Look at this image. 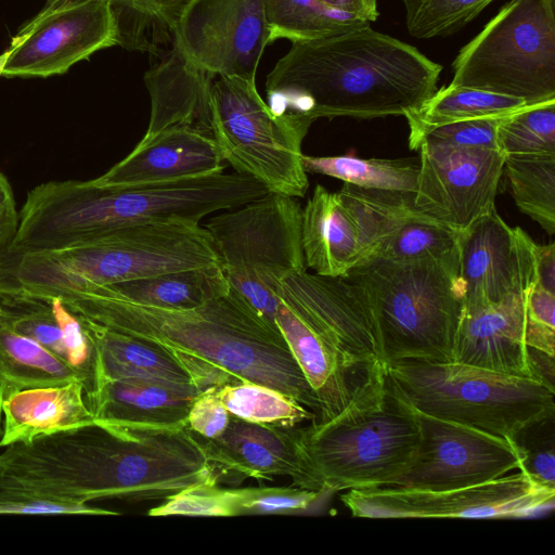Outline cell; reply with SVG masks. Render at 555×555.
Instances as JSON below:
<instances>
[{
	"mask_svg": "<svg viewBox=\"0 0 555 555\" xmlns=\"http://www.w3.org/2000/svg\"><path fill=\"white\" fill-rule=\"evenodd\" d=\"M217 482L186 425L91 423L0 448V490L68 505L164 500Z\"/></svg>",
	"mask_w": 555,
	"mask_h": 555,
	"instance_id": "1",
	"label": "cell"
},
{
	"mask_svg": "<svg viewBox=\"0 0 555 555\" xmlns=\"http://www.w3.org/2000/svg\"><path fill=\"white\" fill-rule=\"evenodd\" d=\"M386 374L417 411L512 440L555 415L554 386L540 379L453 361H393Z\"/></svg>",
	"mask_w": 555,
	"mask_h": 555,
	"instance_id": "8",
	"label": "cell"
},
{
	"mask_svg": "<svg viewBox=\"0 0 555 555\" xmlns=\"http://www.w3.org/2000/svg\"><path fill=\"white\" fill-rule=\"evenodd\" d=\"M214 391L231 416L249 423L293 428L315 418V413L294 398L262 384L242 380L214 386Z\"/></svg>",
	"mask_w": 555,
	"mask_h": 555,
	"instance_id": "35",
	"label": "cell"
},
{
	"mask_svg": "<svg viewBox=\"0 0 555 555\" xmlns=\"http://www.w3.org/2000/svg\"><path fill=\"white\" fill-rule=\"evenodd\" d=\"M216 76L189 64L172 48L144 75L151 114L144 137L146 143L173 126H193L211 135L210 91Z\"/></svg>",
	"mask_w": 555,
	"mask_h": 555,
	"instance_id": "22",
	"label": "cell"
},
{
	"mask_svg": "<svg viewBox=\"0 0 555 555\" xmlns=\"http://www.w3.org/2000/svg\"><path fill=\"white\" fill-rule=\"evenodd\" d=\"M269 37L263 0H195L178 23L173 48L210 75L256 81Z\"/></svg>",
	"mask_w": 555,
	"mask_h": 555,
	"instance_id": "15",
	"label": "cell"
},
{
	"mask_svg": "<svg viewBox=\"0 0 555 555\" xmlns=\"http://www.w3.org/2000/svg\"><path fill=\"white\" fill-rule=\"evenodd\" d=\"M219 264L208 231L171 219L111 230L54 249L15 250L7 263L12 291L49 301L90 287Z\"/></svg>",
	"mask_w": 555,
	"mask_h": 555,
	"instance_id": "5",
	"label": "cell"
},
{
	"mask_svg": "<svg viewBox=\"0 0 555 555\" xmlns=\"http://www.w3.org/2000/svg\"><path fill=\"white\" fill-rule=\"evenodd\" d=\"M306 172L325 175L367 189L414 193L420 158H360L352 155H302Z\"/></svg>",
	"mask_w": 555,
	"mask_h": 555,
	"instance_id": "33",
	"label": "cell"
},
{
	"mask_svg": "<svg viewBox=\"0 0 555 555\" xmlns=\"http://www.w3.org/2000/svg\"><path fill=\"white\" fill-rule=\"evenodd\" d=\"M270 44L279 39L309 41L370 22L321 0H263Z\"/></svg>",
	"mask_w": 555,
	"mask_h": 555,
	"instance_id": "32",
	"label": "cell"
},
{
	"mask_svg": "<svg viewBox=\"0 0 555 555\" xmlns=\"http://www.w3.org/2000/svg\"><path fill=\"white\" fill-rule=\"evenodd\" d=\"M301 488L328 492L393 486L421 444L415 409L385 373L344 411L298 427Z\"/></svg>",
	"mask_w": 555,
	"mask_h": 555,
	"instance_id": "6",
	"label": "cell"
},
{
	"mask_svg": "<svg viewBox=\"0 0 555 555\" xmlns=\"http://www.w3.org/2000/svg\"><path fill=\"white\" fill-rule=\"evenodd\" d=\"M201 389L193 384L122 379L103 384L91 411L95 421L144 425H186Z\"/></svg>",
	"mask_w": 555,
	"mask_h": 555,
	"instance_id": "24",
	"label": "cell"
},
{
	"mask_svg": "<svg viewBox=\"0 0 555 555\" xmlns=\"http://www.w3.org/2000/svg\"><path fill=\"white\" fill-rule=\"evenodd\" d=\"M105 508L68 505L20 492L0 490V515H116Z\"/></svg>",
	"mask_w": 555,
	"mask_h": 555,
	"instance_id": "46",
	"label": "cell"
},
{
	"mask_svg": "<svg viewBox=\"0 0 555 555\" xmlns=\"http://www.w3.org/2000/svg\"><path fill=\"white\" fill-rule=\"evenodd\" d=\"M0 319L15 332L36 340L67 362L60 326L47 301L0 298Z\"/></svg>",
	"mask_w": 555,
	"mask_h": 555,
	"instance_id": "39",
	"label": "cell"
},
{
	"mask_svg": "<svg viewBox=\"0 0 555 555\" xmlns=\"http://www.w3.org/2000/svg\"><path fill=\"white\" fill-rule=\"evenodd\" d=\"M235 516L293 515L308 511L323 493L300 487L231 489Z\"/></svg>",
	"mask_w": 555,
	"mask_h": 555,
	"instance_id": "41",
	"label": "cell"
},
{
	"mask_svg": "<svg viewBox=\"0 0 555 555\" xmlns=\"http://www.w3.org/2000/svg\"><path fill=\"white\" fill-rule=\"evenodd\" d=\"M117 44L163 57L173 48L175 31L195 0H107Z\"/></svg>",
	"mask_w": 555,
	"mask_h": 555,
	"instance_id": "30",
	"label": "cell"
},
{
	"mask_svg": "<svg viewBox=\"0 0 555 555\" xmlns=\"http://www.w3.org/2000/svg\"><path fill=\"white\" fill-rule=\"evenodd\" d=\"M0 379L4 391L81 380L66 361L36 340L15 332L1 319Z\"/></svg>",
	"mask_w": 555,
	"mask_h": 555,
	"instance_id": "31",
	"label": "cell"
},
{
	"mask_svg": "<svg viewBox=\"0 0 555 555\" xmlns=\"http://www.w3.org/2000/svg\"><path fill=\"white\" fill-rule=\"evenodd\" d=\"M535 285L555 293V244L537 245Z\"/></svg>",
	"mask_w": 555,
	"mask_h": 555,
	"instance_id": "49",
	"label": "cell"
},
{
	"mask_svg": "<svg viewBox=\"0 0 555 555\" xmlns=\"http://www.w3.org/2000/svg\"><path fill=\"white\" fill-rule=\"evenodd\" d=\"M301 245L307 269L346 276L361 261L357 233L337 193L317 185L302 208Z\"/></svg>",
	"mask_w": 555,
	"mask_h": 555,
	"instance_id": "25",
	"label": "cell"
},
{
	"mask_svg": "<svg viewBox=\"0 0 555 555\" xmlns=\"http://www.w3.org/2000/svg\"><path fill=\"white\" fill-rule=\"evenodd\" d=\"M555 488L518 469L462 488L427 490L388 486L348 490L340 501L352 516L369 518H514L552 507Z\"/></svg>",
	"mask_w": 555,
	"mask_h": 555,
	"instance_id": "12",
	"label": "cell"
},
{
	"mask_svg": "<svg viewBox=\"0 0 555 555\" xmlns=\"http://www.w3.org/2000/svg\"><path fill=\"white\" fill-rule=\"evenodd\" d=\"M526 294L464 308L451 361L545 382L537 372L535 350L528 343Z\"/></svg>",
	"mask_w": 555,
	"mask_h": 555,
	"instance_id": "19",
	"label": "cell"
},
{
	"mask_svg": "<svg viewBox=\"0 0 555 555\" xmlns=\"http://www.w3.org/2000/svg\"><path fill=\"white\" fill-rule=\"evenodd\" d=\"M528 343L535 351L555 354V293L533 285L526 294Z\"/></svg>",
	"mask_w": 555,
	"mask_h": 555,
	"instance_id": "45",
	"label": "cell"
},
{
	"mask_svg": "<svg viewBox=\"0 0 555 555\" xmlns=\"http://www.w3.org/2000/svg\"><path fill=\"white\" fill-rule=\"evenodd\" d=\"M275 295L330 343L386 367L374 314L359 284L305 271L285 278Z\"/></svg>",
	"mask_w": 555,
	"mask_h": 555,
	"instance_id": "18",
	"label": "cell"
},
{
	"mask_svg": "<svg viewBox=\"0 0 555 555\" xmlns=\"http://www.w3.org/2000/svg\"><path fill=\"white\" fill-rule=\"evenodd\" d=\"M459 236L430 218H415L386 238L374 256L393 261L439 258L457 247Z\"/></svg>",
	"mask_w": 555,
	"mask_h": 555,
	"instance_id": "37",
	"label": "cell"
},
{
	"mask_svg": "<svg viewBox=\"0 0 555 555\" xmlns=\"http://www.w3.org/2000/svg\"><path fill=\"white\" fill-rule=\"evenodd\" d=\"M150 516H235L231 489L217 482L194 483L167 496L149 509Z\"/></svg>",
	"mask_w": 555,
	"mask_h": 555,
	"instance_id": "42",
	"label": "cell"
},
{
	"mask_svg": "<svg viewBox=\"0 0 555 555\" xmlns=\"http://www.w3.org/2000/svg\"><path fill=\"white\" fill-rule=\"evenodd\" d=\"M78 318L96 350L98 392L103 384L122 379L193 384L188 372L160 346Z\"/></svg>",
	"mask_w": 555,
	"mask_h": 555,
	"instance_id": "26",
	"label": "cell"
},
{
	"mask_svg": "<svg viewBox=\"0 0 555 555\" xmlns=\"http://www.w3.org/2000/svg\"><path fill=\"white\" fill-rule=\"evenodd\" d=\"M505 117L469 119L437 127L424 135L421 144L426 142L499 150L498 130Z\"/></svg>",
	"mask_w": 555,
	"mask_h": 555,
	"instance_id": "44",
	"label": "cell"
},
{
	"mask_svg": "<svg viewBox=\"0 0 555 555\" xmlns=\"http://www.w3.org/2000/svg\"><path fill=\"white\" fill-rule=\"evenodd\" d=\"M297 427L279 428L231 416L224 433L214 439L195 435L201 448L221 478L272 480L288 476L301 488L304 464Z\"/></svg>",
	"mask_w": 555,
	"mask_h": 555,
	"instance_id": "21",
	"label": "cell"
},
{
	"mask_svg": "<svg viewBox=\"0 0 555 555\" xmlns=\"http://www.w3.org/2000/svg\"><path fill=\"white\" fill-rule=\"evenodd\" d=\"M363 1H364V4H365V8H366V11H367L371 22H374L378 16L377 0H363Z\"/></svg>",
	"mask_w": 555,
	"mask_h": 555,
	"instance_id": "51",
	"label": "cell"
},
{
	"mask_svg": "<svg viewBox=\"0 0 555 555\" xmlns=\"http://www.w3.org/2000/svg\"><path fill=\"white\" fill-rule=\"evenodd\" d=\"M414 205L431 220L463 232L495 209L505 155L500 150L423 142Z\"/></svg>",
	"mask_w": 555,
	"mask_h": 555,
	"instance_id": "14",
	"label": "cell"
},
{
	"mask_svg": "<svg viewBox=\"0 0 555 555\" xmlns=\"http://www.w3.org/2000/svg\"><path fill=\"white\" fill-rule=\"evenodd\" d=\"M336 193L354 227L361 261L374 256L380 244L405 222L426 217L416 209L414 193L349 183Z\"/></svg>",
	"mask_w": 555,
	"mask_h": 555,
	"instance_id": "27",
	"label": "cell"
},
{
	"mask_svg": "<svg viewBox=\"0 0 555 555\" xmlns=\"http://www.w3.org/2000/svg\"><path fill=\"white\" fill-rule=\"evenodd\" d=\"M267 193L263 184L237 172L124 188L100 186L91 180L48 181L27 193L10 248H61L138 223L171 219L199 223L207 215Z\"/></svg>",
	"mask_w": 555,
	"mask_h": 555,
	"instance_id": "4",
	"label": "cell"
},
{
	"mask_svg": "<svg viewBox=\"0 0 555 555\" xmlns=\"http://www.w3.org/2000/svg\"><path fill=\"white\" fill-rule=\"evenodd\" d=\"M3 392H4V384L0 379V433H1V423H2L1 404H2Z\"/></svg>",
	"mask_w": 555,
	"mask_h": 555,
	"instance_id": "52",
	"label": "cell"
},
{
	"mask_svg": "<svg viewBox=\"0 0 555 555\" xmlns=\"http://www.w3.org/2000/svg\"><path fill=\"white\" fill-rule=\"evenodd\" d=\"M117 44L107 0H49L0 55V76L49 77Z\"/></svg>",
	"mask_w": 555,
	"mask_h": 555,
	"instance_id": "13",
	"label": "cell"
},
{
	"mask_svg": "<svg viewBox=\"0 0 555 555\" xmlns=\"http://www.w3.org/2000/svg\"><path fill=\"white\" fill-rule=\"evenodd\" d=\"M514 440L522 453L519 470L543 486L555 488L554 415L525 427Z\"/></svg>",
	"mask_w": 555,
	"mask_h": 555,
	"instance_id": "43",
	"label": "cell"
},
{
	"mask_svg": "<svg viewBox=\"0 0 555 555\" xmlns=\"http://www.w3.org/2000/svg\"><path fill=\"white\" fill-rule=\"evenodd\" d=\"M225 166L212 135L182 125L138 143L125 158L91 181L105 188L167 183L223 172Z\"/></svg>",
	"mask_w": 555,
	"mask_h": 555,
	"instance_id": "20",
	"label": "cell"
},
{
	"mask_svg": "<svg viewBox=\"0 0 555 555\" xmlns=\"http://www.w3.org/2000/svg\"><path fill=\"white\" fill-rule=\"evenodd\" d=\"M441 65L365 24L294 42L267 76L276 114L371 119L405 116L436 91Z\"/></svg>",
	"mask_w": 555,
	"mask_h": 555,
	"instance_id": "3",
	"label": "cell"
},
{
	"mask_svg": "<svg viewBox=\"0 0 555 555\" xmlns=\"http://www.w3.org/2000/svg\"><path fill=\"white\" fill-rule=\"evenodd\" d=\"M230 417L229 411L215 393L214 387H208L201 390L193 400L188 413L186 426L193 434L204 439H214L224 433Z\"/></svg>",
	"mask_w": 555,
	"mask_h": 555,
	"instance_id": "47",
	"label": "cell"
},
{
	"mask_svg": "<svg viewBox=\"0 0 555 555\" xmlns=\"http://www.w3.org/2000/svg\"><path fill=\"white\" fill-rule=\"evenodd\" d=\"M301 216L296 197L269 192L204 225L230 287L275 328L278 286L285 278L307 271Z\"/></svg>",
	"mask_w": 555,
	"mask_h": 555,
	"instance_id": "9",
	"label": "cell"
},
{
	"mask_svg": "<svg viewBox=\"0 0 555 555\" xmlns=\"http://www.w3.org/2000/svg\"><path fill=\"white\" fill-rule=\"evenodd\" d=\"M537 245L521 228L508 225L496 209L461 232L457 247L464 308L527 293L535 285Z\"/></svg>",
	"mask_w": 555,
	"mask_h": 555,
	"instance_id": "17",
	"label": "cell"
},
{
	"mask_svg": "<svg viewBox=\"0 0 555 555\" xmlns=\"http://www.w3.org/2000/svg\"><path fill=\"white\" fill-rule=\"evenodd\" d=\"M528 106L530 104L524 100L513 96L446 86L437 89L420 108L404 116L410 129V149L418 150L424 135L437 127L469 119L508 116Z\"/></svg>",
	"mask_w": 555,
	"mask_h": 555,
	"instance_id": "28",
	"label": "cell"
},
{
	"mask_svg": "<svg viewBox=\"0 0 555 555\" xmlns=\"http://www.w3.org/2000/svg\"><path fill=\"white\" fill-rule=\"evenodd\" d=\"M495 0H402L409 34L417 39L453 35Z\"/></svg>",
	"mask_w": 555,
	"mask_h": 555,
	"instance_id": "38",
	"label": "cell"
},
{
	"mask_svg": "<svg viewBox=\"0 0 555 555\" xmlns=\"http://www.w3.org/2000/svg\"><path fill=\"white\" fill-rule=\"evenodd\" d=\"M0 448L91 423L83 384H63L3 392Z\"/></svg>",
	"mask_w": 555,
	"mask_h": 555,
	"instance_id": "23",
	"label": "cell"
},
{
	"mask_svg": "<svg viewBox=\"0 0 555 555\" xmlns=\"http://www.w3.org/2000/svg\"><path fill=\"white\" fill-rule=\"evenodd\" d=\"M312 119L276 114L261 98L256 81L216 76L210 91L211 135L227 164L269 192L304 197L309 181L302 142Z\"/></svg>",
	"mask_w": 555,
	"mask_h": 555,
	"instance_id": "10",
	"label": "cell"
},
{
	"mask_svg": "<svg viewBox=\"0 0 555 555\" xmlns=\"http://www.w3.org/2000/svg\"><path fill=\"white\" fill-rule=\"evenodd\" d=\"M498 147L504 155L555 154V100L506 116Z\"/></svg>",
	"mask_w": 555,
	"mask_h": 555,
	"instance_id": "36",
	"label": "cell"
},
{
	"mask_svg": "<svg viewBox=\"0 0 555 555\" xmlns=\"http://www.w3.org/2000/svg\"><path fill=\"white\" fill-rule=\"evenodd\" d=\"M321 1L332 8H335V9L351 13V14L359 15V16L367 20L369 22H371L363 0H321Z\"/></svg>",
	"mask_w": 555,
	"mask_h": 555,
	"instance_id": "50",
	"label": "cell"
},
{
	"mask_svg": "<svg viewBox=\"0 0 555 555\" xmlns=\"http://www.w3.org/2000/svg\"><path fill=\"white\" fill-rule=\"evenodd\" d=\"M459 245V244H457ZM371 305L384 362H450L464 311L459 247L430 259L370 257L345 276Z\"/></svg>",
	"mask_w": 555,
	"mask_h": 555,
	"instance_id": "7",
	"label": "cell"
},
{
	"mask_svg": "<svg viewBox=\"0 0 555 555\" xmlns=\"http://www.w3.org/2000/svg\"><path fill=\"white\" fill-rule=\"evenodd\" d=\"M20 224L14 193L5 175L0 171V255L12 245Z\"/></svg>",
	"mask_w": 555,
	"mask_h": 555,
	"instance_id": "48",
	"label": "cell"
},
{
	"mask_svg": "<svg viewBox=\"0 0 555 555\" xmlns=\"http://www.w3.org/2000/svg\"><path fill=\"white\" fill-rule=\"evenodd\" d=\"M60 326L68 364L79 374L90 408L98 392V361L93 343L80 319L59 298L47 301Z\"/></svg>",
	"mask_w": 555,
	"mask_h": 555,
	"instance_id": "40",
	"label": "cell"
},
{
	"mask_svg": "<svg viewBox=\"0 0 555 555\" xmlns=\"http://www.w3.org/2000/svg\"><path fill=\"white\" fill-rule=\"evenodd\" d=\"M505 175L518 209L555 233V154L505 155Z\"/></svg>",
	"mask_w": 555,
	"mask_h": 555,
	"instance_id": "34",
	"label": "cell"
},
{
	"mask_svg": "<svg viewBox=\"0 0 555 555\" xmlns=\"http://www.w3.org/2000/svg\"><path fill=\"white\" fill-rule=\"evenodd\" d=\"M75 314L167 350L201 390L249 380L318 412V403L280 330L231 287L191 309L127 300L104 286L60 298ZM317 415V413H315Z\"/></svg>",
	"mask_w": 555,
	"mask_h": 555,
	"instance_id": "2",
	"label": "cell"
},
{
	"mask_svg": "<svg viewBox=\"0 0 555 555\" xmlns=\"http://www.w3.org/2000/svg\"><path fill=\"white\" fill-rule=\"evenodd\" d=\"M450 85L555 100V0H509L459 52Z\"/></svg>",
	"mask_w": 555,
	"mask_h": 555,
	"instance_id": "11",
	"label": "cell"
},
{
	"mask_svg": "<svg viewBox=\"0 0 555 555\" xmlns=\"http://www.w3.org/2000/svg\"><path fill=\"white\" fill-rule=\"evenodd\" d=\"M104 287L127 300L166 309L195 308L230 289L220 264L172 271Z\"/></svg>",
	"mask_w": 555,
	"mask_h": 555,
	"instance_id": "29",
	"label": "cell"
},
{
	"mask_svg": "<svg viewBox=\"0 0 555 555\" xmlns=\"http://www.w3.org/2000/svg\"><path fill=\"white\" fill-rule=\"evenodd\" d=\"M415 411L422 433L418 452L393 486L454 489L487 482L520 468L522 453L515 440Z\"/></svg>",
	"mask_w": 555,
	"mask_h": 555,
	"instance_id": "16",
	"label": "cell"
}]
</instances>
